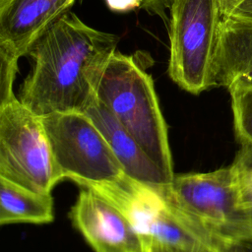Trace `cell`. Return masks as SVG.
I'll list each match as a JSON object with an SVG mask.
<instances>
[{"mask_svg": "<svg viewBox=\"0 0 252 252\" xmlns=\"http://www.w3.org/2000/svg\"><path fill=\"white\" fill-rule=\"evenodd\" d=\"M97 99L172 180L166 124L152 76L133 56L115 52L101 77Z\"/></svg>", "mask_w": 252, "mask_h": 252, "instance_id": "2", "label": "cell"}, {"mask_svg": "<svg viewBox=\"0 0 252 252\" xmlns=\"http://www.w3.org/2000/svg\"><path fill=\"white\" fill-rule=\"evenodd\" d=\"M59 180L71 179L114 203L134 180L124 172L105 137L85 113L41 117Z\"/></svg>", "mask_w": 252, "mask_h": 252, "instance_id": "3", "label": "cell"}, {"mask_svg": "<svg viewBox=\"0 0 252 252\" xmlns=\"http://www.w3.org/2000/svg\"><path fill=\"white\" fill-rule=\"evenodd\" d=\"M228 252H252V235L225 243Z\"/></svg>", "mask_w": 252, "mask_h": 252, "instance_id": "16", "label": "cell"}, {"mask_svg": "<svg viewBox=\"0 0 252 252\" xmlns=\"http://www.w3.org/2000/svg\"><path fill=\"white\" fill-rule=\"evenodd\" d=\"M85 114L105 137L124 172L132 180L158 191H161L171 182L139 142L98 99Z\"/></svg>", "mask_w": 252, "mask_h": 252, "instance_id": "10", "label": "cell"}, {"mask_svg": "<svg viewBox=\"0 0 252 252\" xmlns=\"http://www.w3.org/2000/svg\"><path fill=\"white\" fill-rule=\"evenodd\" d=\"M244 0H220V13L222 19L231 16L233 11L238 5H240Z\"/></svg>", "mask_w": 252, "mask_h": 252, "instance_id": "20", "label": "cell"}, {"mask_svg": "<svg viewBox=\"0 0 252 252\" xmlns=\"http://www.w3.org/2000/svg\"><path fill=\"white\" fill-rule=\"evenodd\" d=\"M76 0H0V58L17 62Z\"/></svg>", "mask_w": 252, "mask_h": 252, "instance_id": "9", "label": "cell"}, {"mask_svg": "<svg viewBox=\"0 0 252 252\" xmlns=\"http://www.w3.org/2000/svg\"><path fill=\"white\" fill-rule=\"evenodd\" d=\"M231 16L252 21V0H244L240 5L236 7Z\"/></svg>", "mask_w": 252, "mask_h": 252, "instance_id": "19", "label": "cell"}, {"mask_svg": "<svg viewBox=\"0 0 252 252\" xmlns=\"http://www.w3.org/2000/svg\"><path fill=\"white\" fill-rule=\"evenodd\" d=\"M243 159L244 167L242 174V186H243V202L244 200H252V163L238 152L237 153Z\"/></svg>", "mask_w": 252, "mask_h": 252, "instance_id": "15", "label": "cell"}, {"mask_svg": "<svg viewBox=\"0 0 252 252\" xmlns=\"http://www.w3.org/2000/svg\"><path fill=\"white\" fill-rule=\"evenodd\" d=\"M142 6L147 10L163 16L164 9L170 7L172 0H141Z\"/></svg>", "mask_w": 252, "mask_h": 252, "instance_id": "18", "label": "cell"}, {"mask_svg": "<svg viewBox=\"0 0 252 252\" xmlns=\"http://www.w3.org/2000/svg\"><path fill=\"white\" fill-rule=\"evenodd\" d=\"M51 194L32 191L0 177V223H46L52 221Z\"/></svg>", "mask_w": 252, "mask_h": 252, "instance_id": "12", "label": "cell"}, {"mask_svg": "<svg viewBox=\"0 0 252 252\" xmlns=\"http://www.w3.org/2000/svg\"><path fill=\"white\" fill-rule=\"evenodd\" d=\"M70 217L95 252L149 251L127 215L92 189L85 188L80 192Z\"/></svg>", "mask_w": 252, "mask_h": 252, "instance_id": "8", "label": "cell"}, {"mask_svg": "<svg viewBox=\"0 0 252 252\" xmlns=\"http://www.w3.org/2000/svg\"><path fill=\"white\" fill-rule=\"evenodd\" d=\"M131 220L149 246H193L223 243L197 226L158 190L135 182L117 205Z\"/></svg>", "mask_w": 252, "mask_h": 252, "instance_id": "7", "label": "cell"}, {"mask_svg": "<svg viewBox=\"0 0 252 252\" xmlns=\"http://www.w3.org/2000/svg\"><path fill=\"white\" fill-rule=\"evenodd\" d=\"M119 36L95 30L74 13L54 21L28 54L33 67L21 87L19 99L32 113L86 111L97 100V89Z\"/></svg>", "mask_w": 252, "mask_h": 252, "instance_id": "1", "label": "cell"}, {"mask_svg": "<svg viewBox=\"0 0 252 252\" xmlns=\"http://www.w3.org/2000/svg\"><path fill=\"white\" fill-rule=\"evenodd\" d=\"M169 8L168 75L184 91L199 94L215 87L220 0H172Z\"/></svg>", "mask_w": 252, "mask_h": 252, "instance_id": "5", "label": "cell"}, {"mask_svg": "<svg viewBox=\"0 0 252 252\" xmlns=\"http://www.w3.org/2000/svg\"><path fill=\"white\" fill-rule=\"evenodd\" d=\"M214 81L228 92L252 89V21L233 16L221 20Z\"/></svg>", "mask_w": 252, "mask_h": 252, "instance_id": "11", "label": "cell"}, {"mask_svg": "<svg viewBox=\"0 0 252 252\" xmlns=\"http://www.w3.org/2000/svg\"><path fill=\"white\" fill-rule=\"evenodd\" d=\"M243 159L237 154L228 166L174 175L158 192L184 217L225 244L252 235L243 202Z\"/></svg>", "mask_w": 252, "mask_h": 252, "instance_id": "4", "label": "cell"}, {"mask_svg": "<svg viewBox=\"0 0 252 252\" xmlns=\"http://www.w3.org/2000/svg\"><path fill=\"white\" fill-rule=\"evenodd\" d=\"M244 206L246 208V212L252 225V200H244Z\"/></svg>", "mask_w": 252, "mask_h": 252, "instance_id": "21", "label": "cell"}, {"mask_svg": "<svg viewBox=\"0 0 252 252\" xmlns=\"http://www.w3.org/2000/svg\"><path fill=\"white\" fill-rule=\"evenodd\" d=\"M229 94L239 153L252 163V89L234 90Z\"/></svg>", "mask_w": 252, "mask_h": 252, "instance_id": "13", "label": "cell"}, {"mask_svg": "<svg viewBox=\"0 0 252 252\" xmlns=\"http://www.w3.org/2000/svg\"><path fill=\"white\" fill-rule=\"evenodd\" d=\"M148 252H228L223 243H204L193 246H168L152 244Z\"/></svg>", "mask_w": 252, "mask_h": 252, "instance_id": "14", "label": "cell"}, {"mask_svg": "<svg viewBox=\"0 0 252 252\" xmlns=\"http://www.w3.org/2000/svg\"><path fill=\"white\" fill-rule=\"evenodd\" d=\"M0 177L42 194L60 181L41 117L17 97L0 103Z\"/></svg>", "mask_w": 252, "mask_h": 252, "instance_id": "6", "label": "cell"}, {"mask_svg": "<svg viewBox=\"0 0 252 252\" xmlns=\"http://www.w3.org/2000/svg\"><path fill=\"white\" fill-rule=\"evenodd\" d=\"M108 7L114 11H128L142 6L141 0H105Z\"/></svg>", "mask_w": 252, "mask_h": 252, "instance_id": "17", "label": "cell"}]
</instances>
